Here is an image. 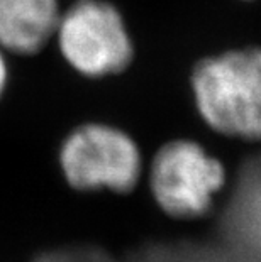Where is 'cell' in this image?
<instances>
[{
  "label": "cell",
  "mask_w": 261,
  "mask_h": 262,
  "mask_svg": "<svg viewBox=\"0 0 261 262\" xmlns=\"http://www.w3.org/2000/svg\"><path fill=\"white\" fill-rule=\"evenodd\" d=\"M205 122L226 136L261 141V49L205 59L193 73Z\"/></svg>",
  "instance_id": "obj_1"
},
{
  "label": "cell",
  "mask_w": 261,
  "mask_h": 262,
  "mask_svg": "<svg viewBox=\"0 0 261 262\" xmlns=\"http://www.w3.org/2000/svg\"><path fill=\"white\" fill-rule=\"evenodd\" d=\"M61 51L71 66L88 76H104L124 70L132 56L121 14L112 5L83 0L59 19Z\"/></svg>",
  "instance_id": "obj_2"
},
{
  "label": "cell",
  "mask_w": 261,
  "mask_h": 262,
  "mask_svg": "<svg viewBox=\"0 0 261 262\" xmlns=\"http://www.w3.org/2000/svg\"><path fill=\"white\" fill-rule=\"evenodd\" d=\"M59 19L56 0H0V46L19 54L37 53Z\"/></svg>",
  "instance_id": "obj_5"
},
{
  "label": "cell",
  "mask_w": 261,
  "mask_h": 262,
  "mask_svg": "<svg viewBox=\"0 0 261 262\" xmlns=\"http://www.w3.org/2000/svg\"><path fill=\"white\" fill-rule=\"evenodd\" d=\"M61 166L70 185L80 189L129 191L136 186L141 158L124 132L105 125H85L66 139Z\"/></svg>",
  "instance_id": "obj_4"
},
{
  "label": "cell",
  "mask_w": 261,
  "mask_h": 262,
  "mask_svg": "<svg viewBox=\"0 0 261 262\" xmlns=\"http://www.w3.org/2000/svg\"><path fill=\"white\" fill-rule=\"evenodd\" d=\"M222 185V164L195 142H171L153 163V194L161 208L176 219L207 213Z\"/></svg>",
  "instance_id": "obj_3"
},
{
  "label": "cell",
  "mask_w": 261,
  "mask_h": 262,
  "mask_svg": "<svg viewBox=\"0 0 261 262\" xmlns=\"http://www.w3.org/2000/svg\"><path fill=\"white\" fill-rule=\"evenodd\" d=\"M5 81H7V66H5V61L2 53H0V93L4 92Z\"/></svg>",
  "instance_id": "obj_6"
}]
</instances>
